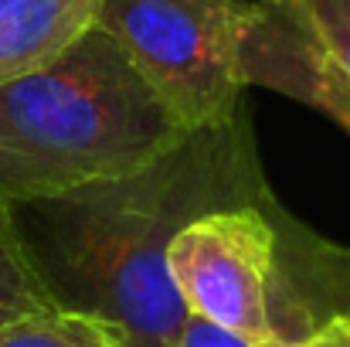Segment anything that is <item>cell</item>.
<instances>
[{"mask_svg":"<svg viewBox=\"0 0 350 347\" xmlns=\"http://www.w3.org/2000/svg\"><path fill=\"white\" fill-rule=\"evenodd\" d=\"M252 0H99L103 27L184 129L245 113L241 34Z\"/></svg>","mask_w":350,"mask_h":347,"instance_id":"3","label":"cell"},{"mask_svg":"<svg viewBox=\"0 0 350 347\" xmlns=\"http://www.w3.org/2000/svg\"><path fill=\"white\" fill-rule=\"evenodd\" d=\"M180 119L103 27L0 86V201H44L133 174L170 150Z\"/></svg>","mask_w":350,"mask_h":347,"instance_id":"2","label":"cell"},{"mask_svg":"<svg viewBox=\"0 0 350 347\" xmlns=\"http://www.w3.org/2000/svg\"><path fill=\"white\" fill-rule=\"evenodd\" d=\"M96 7L99 0H0V86L75 44L96 27Z\"/></svg>","mask_w":350,"mask_h":347,"instance_id":"6","label":"cell"},{"mask_svg":"<svg viewBox=\"0 0 350 347\" xmlns=\"http://www.w3.org/2000/svg\"><path fill=\"white\" fill-rule=\"evenodd\" d=\"M350 79V0H279Z\"/></svg>","mask_w":350,"mask_h":347,"instance_id":"9","label":"cell"},{"mask_svg":"<svg viewBox=\"0 0 350 347\" xmlns=\"http://www.w3.org/2000/svg\"><path fill=\"white\" fill-rule=\"evenodd\" d=\"M269 194L248 116L238 113L184 133L133 174L17 205L14 218L58 307L116 327L129 347H174L187 307L167 272L170 242L208 211Z\"/></svg>","mask_w":350,"mask_h":347,"instance_id":"1","label":"cell"},{"mask_svg":"<svg viewBox=\"0 0 350 347\" xmlns=\"http://www.w3.org/2000/svg\"><path fill=\"white\" fill-rule=\"evenodd\" d=\"M174 347H258V344L248 341V337H241V334H234V331H228V327H221V324H215V320H204V317L187 313Z\"/></svg>","mask_w":350,"mask_h":347,"instance_id":"10","label":"cell"},{"mask_svg":"<svg viewBox=\"0 0 350 347\" xmlns=\"http://www.w3.org/2000/svg\"><path fill=\"white\" fill-rule=\"evenodd\" d=\"M269 201L221 208L194 218L167 248L170 283L187 313L215 320L234 334L272 341V276H275V222Z\"/></svg>","mask_w":350,"mask_h":347,"instance_id":"4","label":"cell"},{"mask_svg":"<svg viewBox=\"0 0 350 347\" xmlns=\"http://www.w3.org/2000/svg\"><path fill=\"white\" fill-rule=\"evenodd\" d=\"M258 347H350V317L337 313V317L323 320L317 331H310L303 337H289V341L272 337V341H265Z\"/></svg>","mask_w":350,"mask_h":347,"instance_id":"11","label":"cell"},{"mask_svg":"<svg viewBox=\"0 0 350 347\" xmlns=\"http://www.w3.org/2000/svg\"><path fill=\"white\" fill-rule=\"evenodd\" d=\"M241 79L245 86L282 92L323 113L350 136V79L279 0L248 3L241 34Z\"/></svg>","mask_w":350,"mask_h":347,"instance_id":"5","label":"cell"},{"mask_svg":"<svg viewBox=\"0 0 350 347\" xmlns=\"http://www.w3.org/2000/svg\"><path fill=\"white\" fill-rule=\"evenodd\" d=\"M344 317H350V283H347V296H344Z\"/></svg>","mask_w":350,"mask_h":347,"instance_id":"12","label":"cell"},{"mask_svg":"<svg viewBox=\"0 0 350 347\" xmlns=\"http://www.w3.org/2000/svg\"><path fill=\"white\" fill-rule=\"evenodd\" d=\"M44 307H55V300L24 245L14 208L0 201V331Z\"/></svg>","mask_w":350,"mask_h":347,"instance_id":"7","label":"cell"},{"mask_svg":"<svg viewBox=\"0 0 350 347\" xmlns=\"http://www.w3.org/2000/svg\"><path fill=\"white\" fill-rule=\"evenodd\" d=\"M0 347H129V341L116 327L55 303L3 327Z\"/></svg>","mask_w":350,"mask_h":347,"instance_id":"8","label":"cell"}]
</instances>
